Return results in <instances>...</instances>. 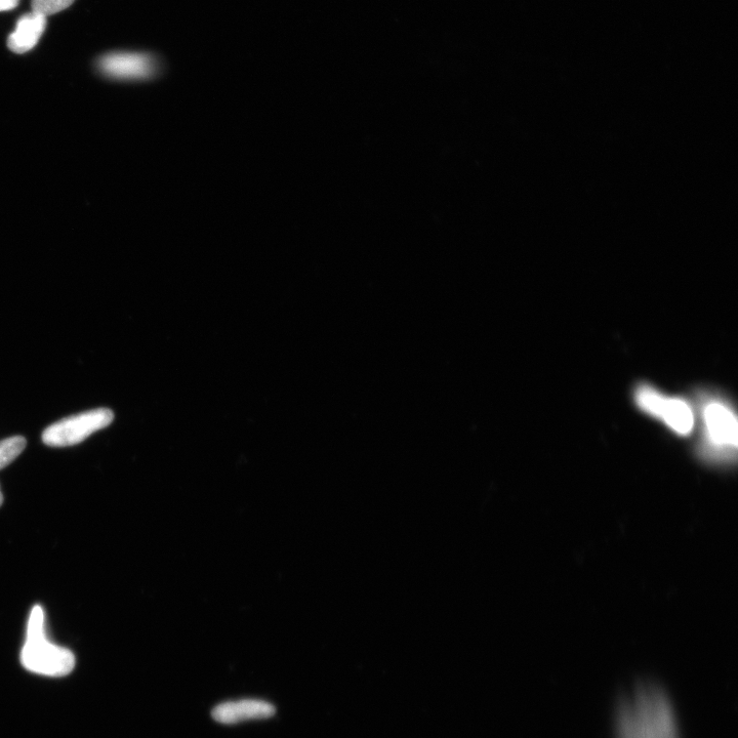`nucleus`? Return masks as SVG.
Returning <instances> with one entry per match:
<instances>
[{"label":"nucleus","mask_w":738,"mask_h":738,"mask_svg":"<svg viewBox=\"0 0 738 738\" xmlns=\"http://www.w3.org/2000/svg\"><path fill=\"white\" fill-rule=\"evenodd\" d=\"M615 734L617 738H681L669 696L650 685L625 697L617 714Z\"/></svg>","instance_id":"obj_1"},{"label":"nucleus","mask_w":738,"mask_h":738,"mask_svg":"<svg viewBox=\"0 0 738 738\" xmlns=\"http://www.w3.org/2000/svg\"><path fill=\"white\" fill-rule=\"evenodd\" d=\"M21 663L29 672L55 678L69 675L75 667V656L69 649L48 641L43 607L35 606L31 611Z\"/></svg>","instance_id":"obj_2"},{"label":"nucleus","mask_w":738,"mask_h":738,"mask_svg":"<svg viewBox=\"0 0 738 738\" xmlns=\"http://www.w3.org/2000/svg\"><path fill=\"white\" fill-rule=\"evenodd\" d=\"M705 439L703 453L710 460L729 461L737 449V420L721 400H708L703 406Z\"/></svg>","instance_id":"obj_3"},{"label":"nucleus","mask_w":738,"mask_h":738,"mask_svg":"<svg viewBox=\"0 0 738 738\" xmlns=\"http://www.w3.org/2000/svg\"><path fill=\"white\" fill-rule=\"evenodd\" d=\"M635 400L643 412L663 421L676 434L687 436L692 432L694 416L685 400L667 397L648 385L638 387Z\"/></svg>","instance_id":"obj_4"},{"label":"nucleus","mask_w":738,"mask_h":738,"mask_svg":"<svg viewBox=\"0 0 738 738\" xmlns=\"http://www.w3.org/2000/svg\"><path fill=\"white\" fill-rule=\"evenodd\" d=\"M114 419L110 409L98 408L63 419L50 427L44 434V443L51 447H68L85 441L95 432L108 427Z\"/></svg>","instance_id":"obj_5"},{"label":"nucleus","mask_w":738,"mask_h":738,"mask_svg":"<svg viewBox=\"0 0 738 738\" xmlns=\"http://www.w3.org/2000/svg\"><path fill=\"white\" fill-rule=\"evenodd\" d=\"M99 71L108 78L123 81H148L164 70L162 60L146 52H115L98 60Z\"/></svg>","instance_id":"obj_6"},{"label":"nucleus","mask_w":738,"mask_h":738,"mask_svg":"<svg viewBox=\"0 0 738 738\" xmlns=\"http://www.w3.org/2000/svg\"><path fill=\"white\" fill-rule=\"evenodd\" d=\"M276 709L273 705L258 700H242L228 702L217 706L213 718L223 724H236L243 721L268 719L274 716Z\"/></svg>","instance_id":"obj_7"},{"label":"nucleus","mask_w":738,"mask_h":738,"mask_svg":"<svg viewBox=\"0 0 738 738\" xmlns=\"http://www.w3.org/2000/svg\"><path fill=\"white\" fill-rule=\"evenodd\" d=\"M46 27L47 17L43 15L32 12L22 16L8 39L9 49L16 54L29 52L38 44Z\"/></svg>","instance_id":"obj_8"},{"label":"nucleus","mask_w":738,"mask_h":738,"mask_svg":"<svg viewBox=\"0 0 738 738\" xmlns=\"http://www.w3.org/2000/svg\"><path fill=\"white\" fill-rule=\"evenodd\" d=\"M26 439L14 436L0 441V470L12 464L26 447Z\"/></svg>","instance_id":"obj_9"},{"label":"nucleus","mask_w":738,"mask_h":738,"mask_svg":"<svg viewBox=\"0 0 738 738\" xmlns=\"http://www.w3.org/2000/svg\"><path fill=\"white\" fill-rule=\"evenodd\" d=\"M75 0H32V12L49 17L68 9Z\"/></svg>","instance_id":"obj_10"},{"label":"nucleus","mask_w":738,"mask_h":738,"mask_svg":"<svg viewBox=\"0 0 738 738\" xmlns=\"http://www.w3.org/2000/svg\"><path fill=\"white\" fill-rule=\"evenodd\" d=\"M20 0H0V12H7L16 9Z\"/></svg>","instance_id":"obj_11"},{"label":"nucleus","mask_w":738,"mask_h":738,"mask_svg":"<svg viewBox=\"0 0 738 738\" xmlns=\"http://www.w3.org/2000/svg\"><path fill=\"white\" fill-rule=\"evenodd\" d=\"M3 503H4V496H3L2 489H0V506H2Z\"/></svg>","instance_id":"obj_12"}]
</instances>
